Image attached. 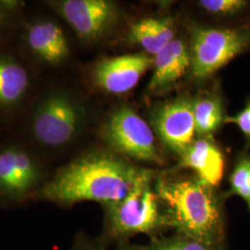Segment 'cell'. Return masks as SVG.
<instances>
[{"label": "cell", "mask_w": 250, "mask_h": 250, "mask_svg": "<svg viewBox=\"0 0 250 250\" xmlns=\"http://www.w3.org/2000/svg\"><path fill=\"white\" fill-rule=\"evenodd\" d=\"M229 183L230 195L241 197L250 212V155H245L237 161Z\"/></svg>", "instance_id": "cell-17"}, {"label": "cell", "mask_w": 250, "mask_h": 250, "mask_svg": "<svg viewBox=\"0 0 250 250\" xmlns=\"http://www.w3.org/2000/svg\"><path fill=\"white\" fill-rule=\"evenodd\" d=\"M192 106L198 135L208 137L224 123V107L221 99L216 96L199 97L192 100Z\"/></svg>", "instance_id": "cell-16"}, {"label": "cell", "mask_w": 250, "mask_h": 250, "mask_svg": "<svg viewBox=\"0 0 250 250\" xmlns=\"http://www.w3.org/2000/svg\"><path fill=\"white\" fill-rule=\"evenodd\" d=\"M152 124L162 142L179 157L195 141L196 125L192 100L179 98L159 107Z\"/></svg>", "instance_id": "cell-10"}, {"label": "cell", "mask_w": 250, "mask_h": 250, "mask_svg": "<svg viewBox=\"0 0 250 250\" xmlns=\"http://www.w3.org/2000/svg\"><path fill=\"white\" fill-rule=\"evenodd\" d=\"M100 136L110 151L125 159L162 161L151 128L131 107H119L108 115L100 128Z\"/></svg>", "instance_id": "cell-7"}, {"label": "cell", "mask_w": 250, "mask_h": 250, "mask_svg": "<svg viewBox=\"0 0 250 250\" xmlns=\"http://www.w3.org/2000/svg\"><path fill=\"white\" fill-rule=\"evenodd\" d=\"M31 84L26 67L13 56L0 52V108L8 110L20 106L26 99Z\"/></svg>", "instance_id": "cell-14"}, {"label": "cell", "mask_w": 250, "mask_h": 250, "mask_svg": "<svg viewBox=\"0 0 250 250\" xmlns=\"http://www.w3.org/2000/svg\"><path fill=\"white\" fill-rule=\"evenodd\" d=\"M73 250H127L123 248H119L116 250H109L103 246L102 243H92L89 241L80 240L75 246Z\"/></svg>", "instance_id": "cell-22"}, {"label": "cell", "mask_w": 250, "mask_h": 250, "mask_svg": "<svg viewBox=\"0 0 250 250\" xmlns=\"http://www.w3.org/2000/svg\"><path fill=\"white\" fill-rule=\"evenodd\" d=\"M153 64L154 58L146 53L102 58L92 70V80L105 93L123 95L134 88Z\"/></svg>", "instance_id": "cell-9"}, {"label": "cell", "mask_w": 250, "mask_h": 250, "mask_svg": "<svg viewBox=\"0 0 250 250\" xmlns=\"http://www.w3.org/2000/svg\"><path fill=\"white\" fill-rule=\"evenodd\" d=\"M154 177L146 179L126 197L104 209V238L124 240L135 234H152L167 227L157 192L152 188Z\"/></svg>", "instance_id": "cell-3"}, {"label": "cell", "mask_w": 250, "mask_h": 250, "mask_svg": "<svg viewBox=\"0 0 250 250\" xmlns=\"http://www.w3.org/2000/svg\"><path fill=\"white\" fill-rule=\"evenodd\" d=\"M23 39L31 55L47 66H60L70 56V44L66 34L62 27L53 20L34 21L27 25Z\"/></svg>", "instance_id": "cell-11"}, {"label": "cell", "mask_w": 250, "mask_h": 250, "mask_svg": "<svg viewBox=\"0 0 250 250\" xmlns=\"http://www.w3.org/2000/svg\"><path fill=\"white\" fill-rule=\"evenodd\" d=\"M174 24L168 17H148L137 21L128 32V40L155 57L174 40Z\"/></svg>", "instance_id": "cell-15"}, {"label": "cell", "mask_w": 250, "mask_h": 250, "mask_svg": "<svg viewBox=\"0 0 250 250\" xmlns=\"http://www.w3.org/2000/svg\"><path fill=\"white\" fill-rule=\"evenodd\" d=\"M250 47L248 27L197 29L193 33L190 48L193 77L205 80Z\"/></svg>", "instance_id": "cell-6"}, {"label": "cell", "mask_w": 250, "mask_h": 250, "mask_svg": "<svg viewBox=\"0 0 250 250\" xmlns=\"http://www.w3.org/2000/svg\"><path fill=\"white\" fill-rule=\"evenodd\" d=\"M155 190L167 227L176 229L182 236L217 245L222 232V214L214 188L197 177H160Z\"/></svg>", "instance_id": "cell-2"}, {"label": "cell", "mask_w": 250, "mask_h": 250, "mask_svg": "<svg viewBox=\"0 0 250 250\" xmlns=\"http://www.w3.org/2000/svg\"><path fill=\"white\" fill-rule=\"evenodd\" d=\"M154 58L153 74L148 89L158 92L170 87L191 68V52L181 39H174Z\"/></svg>", "instance_id": "cell-13"}, {"label": "cell", "mask_w": 250, "mask_h": 250, "mask_svg": "<svg viewBox=\"0 0 250 250\" xmlns=\"http://www.w3.org/2000/svg\"><path fill=\"white\" fill-rule=\"evenodd\" d=\"M178 167L193 170L200 181L215 188L224 176V155L211 139L200 137L180 156Z\"/></svg>", "instance_id": "cell-12"}, {"label": "cell", "mask_w": 250, "mask_h": 250, "mask_svg": "<svg viewBox=\"0 0 250 250\" xmlns=\"http://www.w3.org/2000/svg\"><path fill=\"white\" fill-rule=\"evenodd\" d=\"M85 112L66 91L51 89L36 102L30 120L33 139L45 150H60L80 133Z\"/></svg>", "instance_id": "cell-4"}, {"label": "cell", "mask_w": 250, "mask_h": 250, "mask_svg": "<svg viewBox=\"0 0 250 250\" xmlns=\"http://www.w3.org/2000/svg\"><path fill=\"white\" fill-rule=\"evenodd\" d=\"M84 43L107 37L120 21V9L108 0H60L47 2Z\"/></svg>", "instance_id": "cell-8"}, {"label": "cell", "mask_w": 250, "mask_h": 250, "mask_svg": "<svg viewBox=\"0 0 250 250\" xmlns=\"http://www.w3.org/2000/svg\"><path fill=\"white\" fill-rule=\"evenodd\" d=\"M151 177L152 170L136 167L114 152L90 151L50 174L36 200L64 208L84 201L107 205L124 199Z\"/></svg>", "instance_id": "cell-1"}, {"label": "cell", "mask_w": 250, "mask_h": 250, "mask_svg": "<svg viewBox=\"0 0 250 250\" xmlns=\"http://www.w3.org/2000/svg\"><path fill=\"white\" fill-rule=\"evenodd\" d=\"M198 3L207 12L219 16L237 14L248 5V2L243 0H201Z\"/></svg>", "instance_id": "cell-19"}, {"label": "cell", "mask_w": 250, "mask_h": 250, "mask_svg": "<svg viewBox=\"0 0 250 250\" xmlns=\"http://www.w3.org/2000/svg\"><path fill=\"white\" fill-rule=\"evenodd\" d=\"M16 1H0V26L9 19L10 13L18 6Z\"/></svg>", "instance_id": "cell-21"}, {"label": "cell", "mask_w": 250, "mask_h": 250, "mask_svg": "<svg viewBox=\"0 0 250 250\" xmlns=\"http://www.w3.org/2000/svg\"><path fill=\"white\" fill-rule=\"evenodd\" d=\"M49 176L35 153L18 145L0 147V205L13 208L36 200Z\"/></svg>", "instance_id": "cell-5"}, {"label": "cell", "mask_w": 250, "mask_h": 250, "mask_svg": "<svg viewBox=\"0 0 250 250\" xmlns=\"http://www.w3.org/2000/svg\"><path fill=\"white\" fill-rule=\"evenodd\" d=\"M141 250H219L217 245H208L186 236L155 240Z\"/></svg>", "instance_id": "cell-18"}, {"label": "cell", "mask_w": 250, "mask_h": 250, "mask_svg": "<svg viewBox=\"0 0 250 250\" xmlns=\"http://www.w3.org/2000/svg\"><path fill=\"white\" fill-rule=\"evenodd\" d=\"M224 123L236 125L245 135L250 146V99L245 107L233 116H225Z\"/></svg>", "instance_id": "cell-20"}]
</instances>
